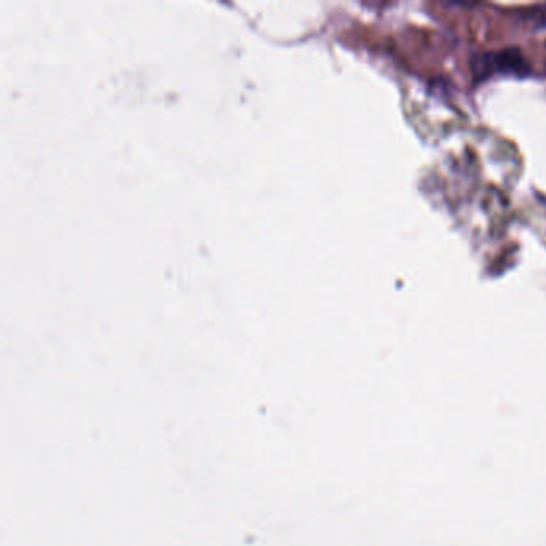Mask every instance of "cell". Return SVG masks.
Here are the masks:
<instances>
[{"mask_svg":"<svg viewBox=\"0 0 546 546\" xmlns=\"http://www.w3.org/2000/svg\"><path fill=\"white\" fill-rule=\"evenodd\" d=\"M531 64L521 50L504 49L498 52H484L471 58V72L476 82H483L492 76H516L525 78L531 74Z\"/></svg>","mask_w":546,"mask_h":546,"instance_id":"obj_1","label":"cell"},{"mask_svg":"<svg viewBox=\"0 0 546 546\" xmlns=\"http://www.w3.org/2000/svg\"><path fill=\"white\" fill-rule=\"evenodd\" d=\"M539 24L540 26H546V5L540 8Z\"/></svg>","mask_w":546,"mask_h":546,"instance_id":"obj_2","label":"cell"}]
</instances>
